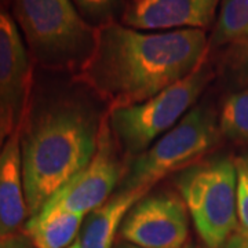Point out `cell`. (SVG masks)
Returning <instances> with one entry per match:
<instances>
[{"mask_svg":"<svg viewBox=\"0 0 248 248\" xmlns=\"http://www.w3.org/2000/svg\"><path fill=\"white\" fill-rule=\"evenodd\" d=\"M0 248H25L24 243L17 237L7 240H0Z\"/></svg>","mask_w":248,"mask_h":248,"instance_id":"cell-20","label":"cell"},{"mask_svg":"<svg viewBox=\"0 0 248 248\" xmlns=\"http://www.w3.org/2000/svg\"><path fill=\"white\" fill-rule=\"evenodd\" d=\"M244 160V163H246V166H247V169H248V157H246V159H243Z\"/></svg>","mask_w":248,"mask_h":248,"instance_id":"cell-23","label":"cell"},{"mask_svg":"<svg viewBox=\"0 0 248 248\" xmlns=\"http://www.w3.org/2000/svg\"><path fill=\"white\" fill-rule=\"evenodd\" d=\"M145 195V190L117 192L107 203L91 211L81 225L80 247L112 248L116 233L120 232L125 215Z\"/></svg>","mask_w":248,"mask_h":248,"instance_id":"cell-12","label":"cell"},{"mask_svg":"<svg viewBox=\"0 0 248 248\" xmlns=\"http://www.w3.org/2000/svg\"><path fill=\"white\" fill-rule=\"evenodd\" d=\"M219 124L211 109L196 107L159 141L133 160L119 192H148L160 179L196 164L219 142Z\"/></svg>","mask_w":248,"mask_h":248,"instance_id":"cell-5","label":"cell"},{"mask_svg":"<svg viewBox=\"0 0 248 248\" xmlns=\"http://www.w3.org/2000/svg\"><path fill=\"white\" fill-rule=\"evenodd\" d=\"M122 172V164L116 155L115 138L108 116H104L99 123L97 151L93 159L43 208H62L81 215L90 214L110 199L113 189L120 185Z\"/></svg>","mask_w":248,"mask_h":248,"instance_id":"cell-7","label":"cell"},{"mask_svg":"<svg viewBox=\"0 0 248 248\" xmlns=\"http://www.w3.org/2000/svg\"><path fill=\"white\" fill-rule=\"evenodd\" d=\"M79 10L90 19L97 21L99 25L110 22L123 6V0H73Z\"/></svg>","mask_w":248,"mask_h":248,"instance_id":"cell-17","label":"cell"},{"mask_svg":"<svg viewBox=\"0 0 248 248\" xmlns=\"http://www.w3.org/2000/svg\"><path fill=\"white\" fill-rule=\"evenodd\" d=\"M68 248H81V247H80L79 240H78V241H75V243H73V244H72L71 247H68Z\"/></svg>","mask_w":248,"mask_h":248,"instance_id":"cell-22","label":"cell"},{"mask_svg":"<svg viewBox=\"0 0 248 248\" xmlns=\"http://www.w3.org/2000/svg\"><path fill=\"white\" fill-rule=\"evenodd\" d=\"M208 53L202 29L141 32L110 21L95 29L93 50L78 79L105 99L109 109L130 107L190 75Z\"/></svg>","mask_w":248,"mask_h":248,"instance_id":"cell-1","label":"cell"},{"mask_svg":"<svg viewBox=\"0 0 248 248\" xmlns=\"http://www.w3.org/2000/svg\"><path fill=\"white\" fill-rule=\"evenodd\" d=\"M115 248H140V247H137V246H134V244H130V243H120V244H117Z\"/></svg>","mask_w":248,"mask_h":248,"instance_id":"cell-21","label":"cell"},{"mask_svg":"<svg viewBox=\"0 0 248 248\" xmlns=\"http://www.w3.org/2000/svg\"><path fill=\"white\" fill-rule=\"evenodd\" d=\"M84 215L62 208H43L29 218L27 232L37 248H68L76 239Z\"/></svg>","mask_w":248,"mask_h":248,"instance_id":"cell-13","label":"cell"},{"mask_svg":"<svg viewBox=\"0 0 248 248\" xmlns=\"http://www.w3.org/2000/svg\"><path fill=\"white\" fill-rule=\"evenodd\" d=\"M99 125L73 104H58L32 120L22 135V174L29 218L79 174L97 151Z\"/></svg>","mask_w":248,"mask_h":248,"instance_id":"cell-2","label":"cell"},{"mask_svg":"<svg viewBox=\"0 0 248 248\" xmlns=\"http://www.w3.org/2000/svg\"><path fill=\"white\" fill-rule=\"evenodd\" d=\"M32 71L17 22L0 4V151L28 120Z\"/></svg>","mask_w":248,"mask_h":248,"instance_id":"cell-8","label":"cell"},{"mask_svg":"<svg viewBox=\"0 0 248 248\" xmlns=\"http://www.w3.org/2000/svg\"><path fill=\"white\" fill-rule=\"evenodd\" d=\"M237 167V218L240 228L248 232V169L244 160H236Z\"/></svg>","mask_w":248,"mask_h":248,"instance_id":"cell-18","label":"cell"},{"mask_svg":"<svg viewBox=\"0 0 248 248\" xmlns=\"http://www.w3.org/2000/svg\"><path fill=\"white\" fill-rule=\"evenodd\" d=\"M248 37V0H222L208 42L211 47L233 45Z\"/></svg>","mask_w":248,"mask_h":248,"instance_id":"cell-14","label":"cell"},{"mask_svg":"<svg viewBox=\"0 0 248 248\" xmlns=\"http://www.w3.org/2000/svg\"><path fill=\"white\" fill-rule=\"evenodd\" d=\"M25 123L10 135L0 151V240L17 237L27 215H29L21 148Z\"/></svg>","mask_w":248,"mask_h":248,"instance_id":"cell-11","label":"cell"},{"mask_svg":"<svg viewBox=\"0 0 248 248\" xmlns=\"http://www.w3.org/2000/svg\"><path fill=\"white\" fill-rule=\"evenodd\" d=\"M177 186L205 247H225L239 228L236 161L196 163L179 174Z\"/></svg>","mask_w":248,"mask_h":248,"instance_id":"cell-3","label":"cell"},{"mask_svg":"<svg viewBox=\"0 0 248 248\" xmlns=\"http://www.w3.org/2000/svg\"><path fill=\"white\" fill-rule=\"evenodd\" d=\"M13 7L37 61L60 66L89 58L97 27L83 19L71 0H13Z\"/></svg>","mask_w":248,"mask_h":248,"instance_id":"cell-4","label":"cell"},{"mask_svg":"<svg viewBox=\"0 0 248 248\" xmlns=\"http://www.w3.org/2000/svg\"><path fill=\"white\" fill-rule=\"evenodd\" d=\"M187 208L181 196L160 192L143 196L125 215L120 237L140 248H185Z\"/></svg>","mask_w":248,"mask_h":248,"instance_id":"cell-9","label":"cell"},{"mask_svg":"<svg viewBox=\"0 0 248 248\" xmlns=\"http://www.w3.org/2000/svg\"><path fill=\"white\" fill-rule=\"evenodd\" d=\"M219 0H134L124 25L141 31H205L215 18Z\"/></svg>","mask_w":248,"mask_h":248,"instance_id":"cell-10","label":"cell"},{"mask_svg":"<svg viewBox=\"0 0 248 248\" xmlns=\"http://www.w3.org/2000/svg\"><path fill=\"white\" fill-rule=\"evenodd\" d=\"M223 248H248V232L239 226Z\"/></svg>","mask_w":248,"mask_h":248,"instance_id":"cell-19","label":"cell"},{"mask_svg":"<svg viewBox=\"0 0 248 248\" xmlns=\"http://www.w3.org/2000/svg\"><path fill=\"white\" fill-rule=\"evenodd\" d=\"M219 131L237 143H248V87L226 98L219 117Z\"/></svg>","mask_w":248,"mask_h":248,"instance_id":"cell-15","label":"cell"},{"mask_svg":"<svg viewBox=\"0 0 248 248\" xmlns=\"http://www.w3.org/2000/svg\"><path fill=\"white\" fill-rule=\"evenodd\" d=\"M192 248H196V247H192Z\"/></svg>","mask_w":248,"mask_h":248,"instance_id":"cell-24","label":"cell"},{"mask_svg":"<svg viewBox=\"0 0 248 248\" xmlns=\"http://www.w3.org/2000/svg\"><path fill=\"white\" fill-rule=\"evenodd\" d=\"M208 58L186 78L174 83L151 99L130 107L109 109L108 122L115 141L128 155H140L163 133L175 127L195 104L211 80Z\"/></svg>","mask_w":248,"mask_h":248,"instance_id":"cell-6","label":"cell"},{"mask_svg":"<svg viewBox=\"0 0 248 248\" xmlns=\"http://www.w3.org/2000/svg\"><path fill=\"white\" fill-rule=\"evenodd\" d=\"M223 71L240 87H248V37L229 45L223 55Z\"/></svg>","mask_w":248,"mask_h":248,"instance_id":"cell-16","label":"cell"}]
</instances>
